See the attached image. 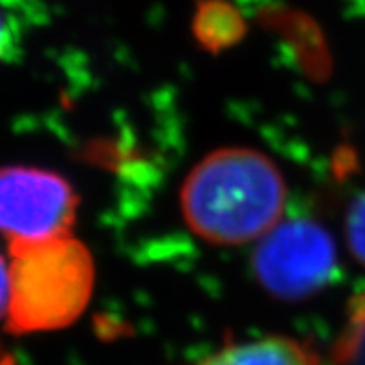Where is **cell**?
Returning <instances> with one entry per match:
<instances>
[{"mask_svg": "<svg viewBox=\"0 0 365 365\" xmlns=\"http://www.w3.org/2000/svg\"><path fill=\"white\" fill-rule=\"evenodd\" d=\"M285 182L278 166L246 148L215 151L194 166L181 188L182 217L215 245H245L278 226Z\"/></svg>", "mask_w": 365, "mask_h": 365, "instance_id": "6da1fadb", "label": "cell"}, {"mask_svg": "<svg viewBox=\"0 0 365 365\" xmlns=\"http://www.w3.org/2000/svg\"><path fill=\"white\" fill-rule=\"evenodd\" d=\"M10 308L6 328L34 334L66 328L81 317L93 291V259L71 235L10 245Z\"/></svg>", "mask_w": 365, "mask_h": 365, "instance_id": "7a4b0ae2", "label": "cell"}, {"mask_svg": "<svg viewBox=\"0 0 365 365\" xmlns=\"http://www.w3.org/2000/svg\"><path fill=\"white\" fill-rule=\"evenodd\" d=\"M255 278L285 302L306 300L330 284L337 269L334 239L317 222L294 218L274 226L252 257Z\"/></svg>", "mask_w": 365, "mask_h": 365, "instance_id": "3957f363", "label": "cell"}, {"mask_svg": "<svg viewBox=\"0 0 365 365\" xmlns=\"http://www.w3.org/2000/svg\"><path fill=\"white\" fill-rule=\"evenodd\" d=\"M77 196L62 175L29 166L0 168V237L39 242L69 235Z\"/></svg>", "mask_w": 365, "mask_h": 365, "instance_id": "277c9868", "label": "cell"}, {"mask_svg": "<svg viewBox=\"0 0 365 365\" xmlns=\"http://www.w3.org/2000/svg\"><path fill=\"white\" fill-rule=\"evenodd\" d=\"M197 365H321V358L308 343L272 336L224 346Z\"/></svg>", "mask_w": 365, "mask_h": 365, "instance_id": "5b68a950", "label": "cell"}, {"mask_svg": "<svg viewBox=\"0 0 365 365\" xmlns=\"http://www.w3.org/2000/svg\"><path fill=\"white\" fill-rule=\"evenodd\" d=\"M192 34L209 53H220L237 45L246 34L240 11L227 0H196Z\"/></svg>", "mask_w": 365, "mask_h": 365, "instance_id": "8992f818", "label": "cell"}, {"mask_svg": "<svg viewBox=\"0 0 365 365\" xmlns=\"http://www.w3.org/2000/svg\"><path fill=\"white\" fill-rule=\"evenodd\" d=\"M346 240L356 259L365 264V192L352 203L346 215Z\"/></svg>", "mask_w": 365, "mask_h": 365, "instance_id": "52a82bcc", "label": "cell"}, {"mask_svg": "<svg viewBox=\"0 0 365 365\" xmlns=\"http://www.w3.org/2000/svg\"><path fill=\"white\" fill-rule=\"evenodd\" d=\"M17 43V32L14 29V19L0 6V62L10 56Z\"/></svg>", "mask_w": 365, "mask_h": 365, "instance_id": "ba28073f", "label": "cell"}, {"mask_svg": "<svg viewBox=\"0 0 365 365\" xmlns=\"http://www.w3.org/2000/svg\"><path fill=\"white\" fill-rule=\"evenodd\" d=\"M10 291H11V278H10V264L0 255V319L8 315L10 308Z\"/></svg>", "mask_w": 365, "mask_h": 365, "instance_id": "9c48e42d", "label": "cell"}, {"mask_svg": "<svg viewBox=\"0 0 365 365\" xmlns=\"http://www.w3.org/2000/svg\"><path fill=\"white\" fill-rule=\"evenodd\" d=\"M0 365H10V360L2 354V351H0Z\"/></svg>", "mask_w": 365, "mask_h": 365, "instance_id": "30bf717a", "label": "cell"}]
</instances>
